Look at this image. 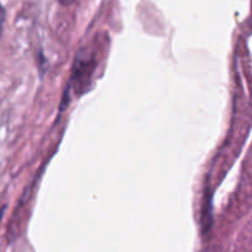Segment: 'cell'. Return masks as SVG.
I'll list each match as a JSON object with an SVG mask.
<instances>
[{
  "label": "cell",
  "instance_id": "obj_1",
  "mask_svg": "<svg viewBox=\"0 0 252 252\" xmlns=\"http://www.w3.org/2000/svg\"><path fill=\"white\" fill-rule=\"evenodd\" d=\"M93 60L87 55V52H79L76 56V62H74L73 74H72L71 81H76V88H82L88 84V79L91 78L92 72H93Z\"/></svg>",
  "mask_w": 252,
  "mask_h": 252
},
{
  "label": "cell",
  "instance_id": "obj_2",
  "mask_svg": "<svg viewBox=\"0 0 252 252\" xmlns=\"http://www.w3.org/2000/svg\"><path fill=\"white\" fill-rule=\"evenodd\" d=\"M74 1H76V0H58V3L62 4V5H71Z\"/></svg>",
  "mask_w": 252,
  "mask_h": 252
},
{
  "label": "cell",
  "instance_id": "obj_3",
  "mask_svg": "<svg viewBox=\"0 0 252 252\" xmlns=\"http://www.w3.org/2000/svg\"><path fill=\"white\" fill-rule=\"evenodd\" d=\"M0 11H1V8H0Z\"/></svg>",
  "mask_w": 252,
  "mask_h": 252
}]
</instances>
